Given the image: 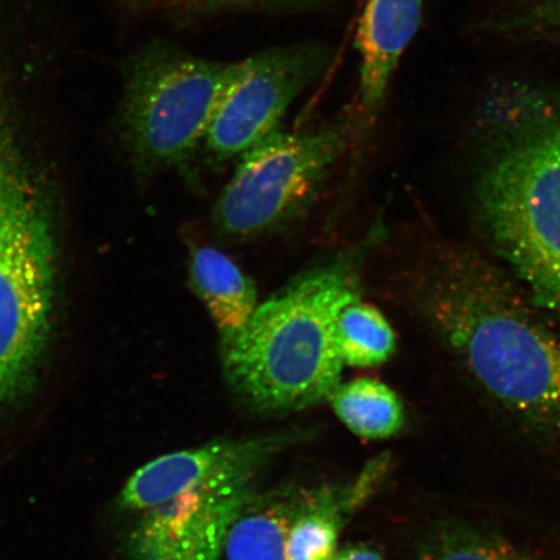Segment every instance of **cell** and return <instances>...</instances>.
I'll return each instance as SVG.
<instances>
[{
    "label": "cell",
    "mask_w": 560,
    "mask_h": 560,
    "mask_svg": "<svg viewBox=\"0 0 560 560\" xmlns=\"http://www.w3.org/2000/svg\"><path fill=\"white\" fill-rule=\"evenodd\" d=\"M330 61L331 52L313 44L270 48L243 60L202 144L209 163L225 165L279 129L293 102Z\"/></svg>",
    "instance_id": "52a82bcc"
},
{
    "label": "cell",
    "mask_w": 560,
    "mask_h": 560,
    "mask_svg": "<svg viewBox=\"0 0 560 560\" xmlns=\"http://www.w3.org/2000/svg\"><path fill=\"white\" fill-rule=\"evenodd\" d=\"M243 60L200 58L151 42L126 61L120 108L126 149L143 172H188Z\"/></svg>",
    "instance_id": "5b68a950"
},
{
    "label": "cell",
    "mask_w": 560,
    "mask_h": 560,
    "mask_svg": "<svg viewBox=\"0 0 560 560\" xmlns=\"http://www.w3.org/2000/svg\"><path fill=\"white\" fill-rule=\"evenodd\" d=\"M255 476L187 490L142 511L129 536L131 559H225L231 527L257 497Z\"/></svg>",
    "instance_id": "ba28073f"
},
{
    "label": "cell",
    "mask_w": 560,
    "mask_h": 560,
    "mask_svg": "<svg viewBox=\"0 0 560 560\" xmlns=\"http://www.w3.org/2000/svg\"><path fill=\"white\" fill-rule=\"evenodd\" d=\"M495 248L538 304L560 315V105H536L489 161L479 188Z\"/></svg>",
    "instance_id": "277c9868"
},
{
    "label": "cell",
    "mask_w": 560,
    "mask_h": 560,
    "mask_svg": "<svg viewBox=\"0 0 560 560\" xmlns=\"http://www.w3.org/2000/svg\"><path fill=\"white\" fill-rule=\"evenodd\" d=\"M334 0H125L131 9L188 19L231 11H293L315 9Z\"/></svg>",
    "instance_id": "2e32d148"
},
{
    "label": "cell",
    "mask_w": 560,
    "mask_h": 560,
    "mask_svg": "<svg viewBox=\"0 0 560 560\" xmlns=\"http://www.w3.org/2000/svg\"><path fill=\"white\" fill-rule=\"evenodd\" d=\"M328 400L341 422L365 440L395 436L405 424L401 398L387 384L370 377L340 383Z\"/></svg>",
    "instance_id": "5bb4252c"
},
{
    "label": "cell",
    "mask_w": 560,
    "mask_h": 560,
    "mask_svg": "<svg viewBox=\"0 0 560 560\" xmlns=\"http://www.w3.org/2000/svg\"><path fill=\"white\" fill-rule=\"evenodd\" d=\"M387 467V458H380L352 487L305 493L287 536L284 560H331L345 521L374 492Z\"/></svg>",
    "instance_id": "8fae6325"
},
{
    "label": "cell",
    "mask_w": 560,
    "mask_h": 560,
    "mask_svg": "<svg viewBox=\"0 0 560 560\" xmlns=\"http://www.w3.org/2000/svg\"><path fill=\"white\" fill-rule=\"evenodd\" d=\"M506 23L510 33L560 47V0H522Z\"/></svg>",
    "instance_id": "ac0fdd59"
},
{
    "label": "cell",
    "mask_w": 560,
    "mask_h": 560,
    "mask_svg": "<svg viewBox=\"0 0 560 560\" xmlns=\"http://www.w3.org/2000/svg\"><path fill=\"white\" fill-rule=\"evenodd\" d=\"M362 129L353 105L311 128L272 131L240 158L213 207L215 234L248 242L291 225L312 207Z\"/></svg>",
    "instance_id": "8992f818"
},
{
    "label": "cell",
    "mask_w": 560,
    "mask_h": 560,
    "mask_svg": "<svg viewBox=\"0 0 560 560\" xmlns=\"http://www.w3.org/2000/svg\"><path fill=\"white\" fill-rule=\"evenodd\" d=\"M331 560H384L380 552L368 548L365 545L348 546V548L336 551Z\"/></svg>",
    "instance_id": "d6986e66"
},
{
    "label": "cell",
    "mask_w": 560,
    "mask_h": 560,
    "mask_svg": "<svg viewBox=\"0 0 560 560\" xmlns=\"http://www.w3.org/2000/svg\"><path fill=\"white\" fill-rule=\"evenodd\" d=\"M363 247L301 272L221 340L231 389L257 411H298L328 400L341 381L335 327L361 299Z\"/></svg>",
    "instance_id": "7a4b0ae2"
},
{
    "label": "cell",
    "mask_w": 560,
    "mask_h": 560,
    "mask_svg": "<svg viewBox=\"0 0 560 560\" xmlns=\"http://www.w3.org/2000/svg\"><path fill=\"white\" fill-rule=\"evenodd\" d=\"M336 342L345 365L374 368L394 355L397 340L394 328L380 310L357 299L339 314Z\"/></svg>",
    "instance_id": "9a60e30c"
},
{
    "label": "cell",
    "mask_w": 560,
    "mask_h": 560,
    "mask_svg": "<svg viewBox=\"0 0 560 560\" xmlns=\"http://www.w3.org/2000/svg\"><path fill=\"white\" fill-rule=\"evenodd\" d=\"M304 494L257 495L229 532L226 560H284L287 536Z\"/></svg>",
    "instance_id": "4fadbf2b"
},
{
    "label": "cell",
    "mask_w": 560,
    "mask_h": 560,
    "mask_svg": "<svg viewBox=\"0 0 560 560\" xmlns=\"http://www.w3.org/2000/svg\"><path fill=\"white\" fill-rule=\"evenodd\" d=\"M427 319L480 387L511 415L560 439V340L488 270L446 255L420 278Z\"/></svg>",
    "instance_id": "6da1fadb"
},
{
    "label": "cell",
    "mask_w": 560,
    "mask_h": 560,
    "mask_svg": "<svg viewBox=\"0 0 560 560\" xmlns=\"http://www.w3.org/2000/svg\"><path fill=\"white\" fill-rule=\"evenodd\" d=\"M423 0H368L357 27L360 82L354 108L370 125L387 96L392 77L422 23Z\"/></svg>",
    "instance_id": "30bf717a"
},
{
    "label": "cell",
    "mask_w": 560,
    "mask_h": 560,
    "mask_svg": "<svg viewBox=\"0 0 560 560\" xmlns=\"http://www.w3.org/2000/svg\"><path fill=\"white\" fill-rule=\"evenodd\" d=\"M188 283L206 305L221 340L240 332L260 305L254 280L229 256L210 245L191 249Z\"/></svg>",
    "instance_id": "7c38bea8"
},
{
    "label": "cell",
    "mask_w": 560,
    "mask_h": 560,
    "mask_svg": "<svg viewBox=\"0 0 560 560\" xmlns=\"http://www.w3.org/2000/svg\"><path fill=\"white\" fill-rule=\"evenodd\" d=\"M12 94L0 54V410L21 400L39 373L56 284L51 209L21 144Z\"/></svg>",
    "instance_id": "3957f363"
},
{
    "label": "cell",
    "mask_w": 560,
    "mask_h": 560,
    "mask_svg": "<svg viewBox=\"0 0 560 560\" xmlns=\"http://www.w3.org/2000/svg\"><path fill=\"white\" fill-rule=\"evenodd\" d=\"M290 440V435L217 440L163 455L131 476L120 495V505L142 513L187 490L256 475Z\"/></svg>",
    "instance_id": "9c48e42d"
},
{
    "label": "cell",
    "mask_w": 560,
    "mask_h": 560,
    "mask_svg": "<svg viewBox=\"0 0 560 560\" xmlns=\"http://www.w3.org/2000/svg\"><path fill=\"white\" fill-rule=\"evenodd\" d=\"M430 560H540L499 537L468 529L447 530Z\"/></svg>",
    "instance_id": "e0dca14e"
}]
</instances>
